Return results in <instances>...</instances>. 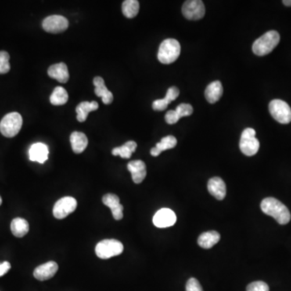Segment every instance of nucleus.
<instances>
[{
    "instance_id": "f257e3e1",
    "label": "nucleus",
    "mask_w": 291,
    "mask_h": 291,
    "mask_svg": "<svg viewBox=\"0 0 291 291\" xmlns=\"http://www.w3.org/2000/svg\"><path fill=\"white\" fill-rule=\"evenodd\" d=\"M262 211L274 217L281 225H285L290 221L289 209L282 202L274 198H266L260 204Z\"/></svg>"
},
{
    "instance_id": "f03ea898",
    "label": "nucleus",
    "mask_w": 291,
    "mask_h": 291,
    "mask_svg": "<svg viewBox=\"0 0 291 291\" xmlns=\"http://www.w3.org/2000/svg\"><path fill=\"white\" fill-rule=\"evenodd\" d=\"M279 42V33L275 30H271L255 41L252 45V51L256 55L264 56L274 51Z\"/></svg>"
},
{
    "instance_id": "7ed1b4c3",
    "label": "nucleus",
    "mask_w": 291,
    "mask_h": 291,
    "mask_svg": "<svg viewBox=\"0 0 291 291\" xmlns=\"http://www.w3.org/2000/svg\"><path fill=\"white\" fill-rule=\"evenodd\" d=\"M181 55V45L176 39H166L159 45L158 59L163 64H171Z\"/></svg>"
},
{
    "instance_id": "20e7f679",
    "label": "nucleus",
    "mask_w": 291,
    "mask_h": 291,
    "mask_svg": "<svg viewBox=\"0 0 291 291\" xmlns=\"http://www.w3.org/2000/svg\"><path fill=\"white\" fill-rule=\"evenodd\" d=\"M124 250L123 243L116 239H104L95 246V254L99 258L107 260L119 256Z\"/></svg>"
},
{
    "instance_id": "39448f33",
    "label": "nucleus",
    "mask_w": 291,
    "mask_h": 291,
    "mask_svg": "<svg viewBox=\"0 0 291 291\" xmlns=\"http://www.w3.org/2000/svg\"><path fill=\"white\" fill-rule=\"evenodd\" d=\"M23 125L21 115L14 112L8 113L0 123V131L7 138H13L17 135Z\"/></svg>"
},
{
    "instance_id": "423d86ee",
    "label": "nucleus",
    "mask_w": 291,
    "mask_h": 291,
    "mask_svg": "<svg viewBox=\"0 0 291 291\" xmlns=\"http://www.w3.org/2000/svg\"><path fill=\"white\" fill-rule=\"evenodd\" d=\"M239 148L243 154L247 156H253L260 149V142L256 138V130L252 128H247L241 134Z\"/></svg>"
},
{
    "instance_id": "0eeeda50",
    "label": "nucleus",
    "mask_w": 291,
    "mask_h": 291,
    "mask_svg": "<svg viewBox=\"0 0 291 291\" xmlns=\"http://www.w3.org/2000/svg\"><path fill=\"white\" fill-rule=\"evenodd\" d=\"M270 114L281 124H289L291 122V109L285 101L273 100L269 105Z\"/></svg>"
},
{
    "instance_id": "6e6552de",
    "label": "nucleus",
    "mask_w": 291,
    "mask_h": 291,
    "mask_svg": "<svg viewBox=\"0 0 291 291\" xmlns=\"http://www.w3.org/2000/svg\"><path fill=\"white\" fill-rule=\"evenodd\" d=\"M77 208V201L72 197L61 198L55 203L53 209V214L57 220H63L73 213Z\"/></svg>"
},
{
    "instance_id": "1a4fd4ad",
    "label": "nucleus",
    "mask_w": 291,
    "mask_h": 291,
    "mask_svg": "<svg viewBox=\"0 0 291 291\" xmlns=\"http://www.w3.org/2000/svg\"><path fill=\"white\" fill-rule=\"evenodd\" d=\"M182 13L186 19L198 20L205 16L206 8L203 2L200 0H188L183 5Z\"/></svg>"
},
{
    "instance_id": "9d476101",
    "label": "nucleus",
    "mask_w": 291,
    "mask_h": 291,
    "mask_svg": "<svg viewBox=\"0 0 291 291\" xmlns=\"http://www.w3.org/2000/svg\"><path fill=\"white\" fill-rule=\"evenodd\" d=\"M69 26V21L62 16H50L43 20V29L47 33H60L66 31Z\"/></svg>"
},
{
    "instance_id": "9b49d317",
    "label": "nucleus",
    "mask_w": 291,
    "mask_h": 291,
    "mask_svg": "<svg viewBox=\"0 0 291 291\" xmlns=\"http://www.w3.org/2000/svg\"><path fill=\"white\" fill-rule=\"evenodd\" d=\"M177 222L176 213L167 208H163L158 210L154 215L153 223L159 228L172 227Z\"/></svg>"
},
{
    "instance_id": "f8f14e48",
    "label": "nucleus",
    "mask_w": 291,
    "mask_h": 291,
    "mask_svg": "<svg viewBox=\"0 0 291 291\" xmlns=\"http://www.w3.org/2000/svg\"><path fill=\"white\" fill-rule=\"evenodd\" d=\"M58 270V265L56 262L48 261L37 267L33 272V276L39 281H46L52 278Z\"/></svg>"
},
{
    "instance_id": "ddd939ff",
    "label": "nucleus",
    "mask_w": 291,
    "mask_h": 291,
    "mask_svg": "<svg viewBox=\"0 0 291 291\" xmlns=\"http://www.w3.org/2000/svg\"><path fill=\"white\" fill-rule=\"evenodd\" d=\"M105 206L110 208L114 220H120L123 217V206L120 203V198L116 194H105L102 198Z\"/></svg>"
},
{
    "instance_id": "4468645a",
    "label": "nucleus",
    "mask_w": 291,
    "mask_h": 291,
    "mask_svg": "<svg viewBox=\"0 0 291 291\" xmlns=\"http://www.w3.org/2000/svg\"><path fill=\"white\" fill-rule=\"evenodd\" d=\"M208 190L217 200L222 201L225 198L227 194L226 184L220 177H213L210 179L207 184Z\"/></svg>"
},
{
    "instance_id": "2eb2a0df",
    "label": "nucleus",
    "mask_w": 291,
    "mask_h": 291,
    "mask_svg": "<svg viewBox=\"0 0 291 291\" xmlns=\"http://www.w3.org/2000/svg\"><path fill=\"white\" fill-rule=\"evenodd\" d=\"M127 168L132 175L133 181L135 184H140L144 181L147 176V167L142 160H133L127 165Z\"/></svg>"
},
{
    "instance_id": "dca6fc26",
    "label": "nucleus",
    "mask_w": 291,
    "mask_h": 291,
    "mask_svg": "<svg viewBox=\"0 0 291 291\" xmlns=\"http://www.w3.org/2000/svg\"><path fill=\"white\" fill-rule=\"evenodd\" d=\"M48 149L41 142L33 144L29 149V159L31 161L44 163L48 159Z\"/></svg>"
},
{
    "instance_id": "f3484780",
    "label": "nucleus",
    "mask_w": 291,
    "mask_h": 291,
    "mask_svg": "<svg viewBox=\"0 0 291 291\" xmlns=\"http://www.w3.org/2000/svg\"><path fill=\"white\" fill-rule=\"evenodd\" d=\"M94 86H95V93L97 96L101 97L105 105H110L113 101V95L110 91L108 90L102 78L96 76L94 78Z\"/></svg>"
},
{
    "instance_id": "a211bd4d",
    "label": "nucleus",
    "mask_w": 291,
    "mask_h": 291,
    "mask_svg": "<svg viewBox=\"0 0 291 291\" xmlns=\"http://www.w3.org/2000/svg\"><path fill=\"white\" fill-rule=\"evenodd\" d=\"M48 75L50 77L52 78L54 80H58L62 84H66L70 78L67 66L63 62L57 63V64L50 66L48 69Z\"/></svg>"
},
{
    "instance_id": "6ab92c4d",
    "label": "nucleus",
    "mask_w": 291,
    "mask_h": 291,
    "mask_svg": "<svg viewBox=\"0 0 291 291\" xmlns=\"http://www.w3.org/2000/svg\"><path fill=\"white\" fill-rule=\"evenodd\" d=\"M223 93V85L220 81H213L210 83L205 91V96L210 104L216 103L220 101Z\"/></svg>"
},
{
    "instance_id": "aec40b11",
    "label": "nucleus",
    "mask_w": 291,
    "mask_h": 291,
    "mask_svg": "<svg viewBox=\"0 0 291 291\" xmlns=\"http://www.w3.org/2000/svg\"><path fill=\"white\" fill-rule=\"evenodd\" d=\"M177 144V138L174 136L168 135L166 136L164 138H162L160 142H158L155 147L151 150V155L154 157L159 156L162 152H164L166 150L173 149Z\"/></svg>"
},
{
    "instance_id": "412c9836",
    "label": "nucleus",
    "mask_w": 291,
    "mask_h": 291,
    "mask_svg": "<svg viewBox=\"0 0 291 291\" xmlns=\"http://www.w3.org/2000/svg\"><path fill=\"white\" fill-rule=\"evenodd\" d=\"M70 140L72 150L76 154L84 152V150L87 148V145H88V139L84 133L75 131L70 135Z\"/></svg>"
},
{
    "instance_id": "4be33fe9",
    "label": "nucleus",
    "mask_w": 291,
    "mask_h": 291,
    "mask_svg": "<svg viewBox=\"0 0 291 291\" xmlns=\"http://www.w3.org/2000/svg\"><path fill=\"white\" fill-rule=\"evenodd\" d=\"M220 240V233L215 231L202 233L198 238V245L204 249H210Z\"/></svg>"
},
{
    "instance_id": "5701e85b",
    "label": "nucleus",
    "mask_w": 291,
    "mask_h": 291,
    "mask_svg": "<svg viewBox=\"0 0 291 291\" xmlns=\"http://www.w3.org/2000/svg\"><path fill=\"white\" fill-rule=\"evenodd\" d=\"M99 108V105L96 101H84L76 107V113H77V120L80 123H84L87 120V116L92 111H95Z\"/></svg>"
},
{
    "instance_id": "b1692460",
    "label": "nucleus",
    "mask_w": 291,
    "mask_h": 291,
    "mask_svg": "<svg viewBox=\"0 0 291 291\" xmlns=\"http://www.w3.org/2000/svg\"><path fill=\"white\" fill-rule=\"evenodd\" d=\"M11 231L15 236L22 238L29 232V223L27 220H23L21 217H16L11 223Z\"/></svg>"
},
{
    "instance_id": "393cba45",
    "label": "nucleus",
    "mask_w": 291,
    "mask_h": 291,
    "mask_svg": "<svg viewBox=\"0 0 291 291\" xmlns=\"http://www.w3.org/2000/svg\"><path fill=\"white\" fill-rule=\"evenodd\" d=\"M136 149H137V143L134 141H129L122 147L113 148L112 154L115 156L119 155L123 159H130Z\"/></svg>"
},
{
    "instance_id": "a878e982",
    "label": "nucleus",
    "mask_w": 291,
    "mask_h": 291,
    "mask_svg": "<svg viewBox=\"0 0 291 291\" xmlns=\"http://www.w3.org/2000/svg\"><path fill=\"white\" fill-rule=\"evenodd\" d=\"M68 93L64 87H56L51 94L50 101L53 105L55 106H59V105H63L67 102Z\"/></svg>"
},
{
    "instance_id": "bb28decb",
    "label": "nucleus",
    "mask_w": 291,
    "mask_h": 291,
    "mask_svg": "<svg viewBox=\"0 0 291 291\" xmlns=\"http://www.w3.org/2000/svg\"><path fill=\"white\" fill-rule=\"evenodd\" d=\"M139 12L138 0H126L123 4V12L126 17L134 18Z\"/></svg>"
},
{
    "instance_id": "cd10ccee",
    "label": "nucleus",
    "mask_w": 291,
    "mask_h": 291,
    "mask_svg": "<svg viewBox=\"0 0 291 291\" xmlns=\"http://www.w3.org/2000/svg\"><path fill=\"white\" fill-rule=\"evenodd\" d=\"M10 55L6 51H0V75L7 74L11 69Z\"/></svg>"
},
{
    "instance_id": "c85d7f7f",
    "label": "nucleus",
    "mask_w": 291,
    "mask_h": 291,
    "mask_svg": "<svg viewBox=\"0 0 291 291\" xmlns=\"http://www.w3.org/2000/svg\"><path fill=\"white\" fill-rule=\"evenodd\" d=\"M176 112L178 114L179 117L181 118L184 116H190L193 112V109H192V105L189 104H181L177 106Z\"/></svg>"
},
{
    "instance_id": "c756f323",
    "label": "nucleus",
    "mask_w": 291,
    "mask_h": 291,
    "mask_svg": "<svg viewBox=\"0 0 291 291\" xmlns=\"http://www.w3.org/2000/svg\"><path fill=\"white\" fill-rule=\"evenodd\" d=\"M246 291H270V287L264 281H254L247 286Z\"/></svg>"
},
{
    "instance_id": "7c9ffc66",
    "label": "nucleus",
    "mask_w": 291,
    "mask_h": 291,
    "mask_svg": "<svg viewBox=\"0 0 291 291\" xmlns=\"http://www.w3.org/2000/svg\"><path fill=\"white\" fill-rule=\"evenodd\" d=\"M186 291H203L202 285L196 278H192L187 281Z\"/></svg>"
},
{
    "instance_id": "2f4dec72",
    "label": "nucleus",
    "mask_w": 291,
    "mask_h": 291,
    "mask_svg": "<svg viewBox=\"0 0 291 291\" xmlns=\"http://www.w3.org/2000/svg\"><path fill=\"white\" fill-rule=\"evenodd\" d=\"M170 104L167 99L163 98V99L156 100L154 101L152 104V108L155 111H163L167 109V105Z\"/></svg>"
},
{
    "instance_id": "473e14b6",
    "label": "nucleus",
    "mask_w": 291,
    "mask_h": 291,
    "mask_svg": "<svg viewBox=\"0 0 291 291\" xmlns=\"http://www.w3.org/2000/svg\"><path fill=\"white\" fill-rule=\"evenodd\" d=\"M180 120L176 110H170L165 115V120L169 125L176 124Z\"/></svg>"
},
{
    "instance_id": "72a5a7b5",
    "label": "nucleus",
    "mask_w": 291,
    "mask_h": 291,
    "mask_svg": "<svg viewBox=\"0 0 291 291\" xmlns=\"http://www.w3.org/2000/svg\"><path fill=\"white\" fill-rule=\"evenodd\" d=\"M180 95V91L176 87H172L167 90V94L165 95V98L171 103L172 101H175Z\"/></svg>"
},
{
    "instance_id": "f704fd0d",
    "label": "nucleus",
    "mask_w": 291,
    "mask_h": 291,
    "mask_svg": "<svg viewBox=\"0 0 291 291\" xmlns=\"http://www.w3.org/2000/svg\"><path fill=\"white\" fill-rule=\"evenodd\" d=\"M11 270V264L9 262L4 261L0 264V277L6 274Z\"/></svg>"
},
{
    "instance_id": "c9c22d12",
    "label": "nucleus",
    "mask_w": 291,
    "mask_h": 291,
    "mask_svg": "<svg viewBox=\"0 0 291 291\" xmlns=\"http://www.w3.org/2000/svg\"><path fill=\"white\" fill-rule=\"evenodd\" d=\"M282 3L285 6L291 7V0H284Z\"/></svg>"
},
{
    "instance_id": "e433bc0d",
    "label": "nucleus",
    "mask_w": 291,
    "mask_h": 291,
    "mask_svg": "<svg viewBox=\"0 0 291 291\" xmlns=\"http://www.w3.org/2000/svg\"><path fill=\"white\" fill-rule=\"evenodd\" d=\"M1 204H2V198L0 197V206H1Z\"/></svg>"
}]
</instances>
